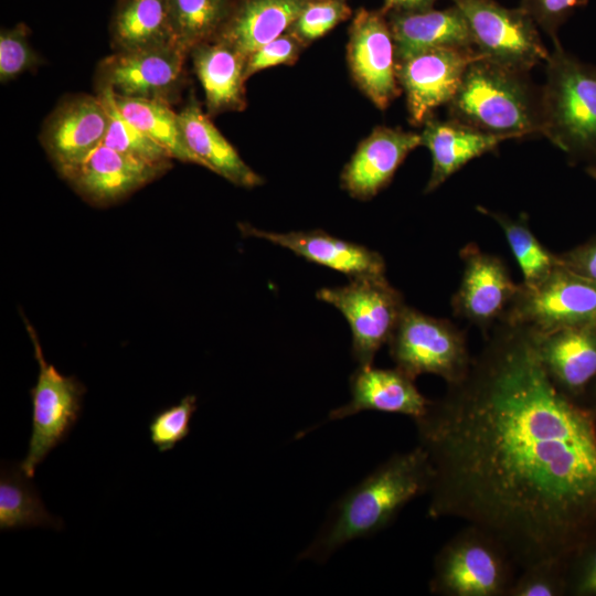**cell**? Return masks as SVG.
<instances>
[{
  "label": "cell",
  "mask_w": 596,
  "mask_h": 596,
  "mask_svg": "<svg viewBox=\"0 0 596 596\" xmlns=\"http://www.w3.org/2000/svg\"><path fill=\"white\" fill-rule=\"evenodd\" d=\"M418 146L419 134L375 127L343 168L342 188L354 199L370 200L391 182L407 155Z\"/></svg>",
  "instance_id": "obj_18"
},
{
  "label": "cell",
  "mask_w": 596,
  "mask_h": 596,
  "mask_svg": "<svg viewBox=\"0 0 596 596\" xmlns=\"http://www.w3.org/2000/svg\"><path fill=\"white\" fill-rule=\"evenodd\" d=\"M386 18L396 62L436 47H475L468 23L456 6L444 10L391 12Z\"/></svg>",
  "instance_id": "obj_21"
},
{
  "label": "cell",
  "mask_w": 596,
  "mask_h": 596,
  "mask_svg": "<svg viewBox=\"0 0 596 596\" xmlns=\"http://www.w3.org/2000/svg\"><path fill=\"white\" fill-rule=\"evenodd\" d=\"M557 256L561 266L596 284V235Z\"/></svg>",
  "instance_id": "obj_39"
},
{
  "label": "cell",
  "mask_w": 596,
  "mask_h": 596,
  "mask_svg": "<svg viewBox=\"0 0 596 596\" xmlns=\"http://www.w3.org/2000/svg\"><path fill=\"white\" fill-rule=\"evenodd\" d=\"M305 44L289 30L275 40L258 47L245 61V79L263 70L297 62Z\"/></svg>",
  "instance_id": "obj_36"
},
{
  "label": "cell",
  "mask_w": 596,
  "mask_h": 596,
  "mask_svg": "<svg viewBox=\"0 0 596 596\" xmlns=\"http://www.w3.org/2000/svg\"><path fill=\"white\" fill-rule=\"evenodd\" d=\"M352 14L345 0H308L290 26L305 46L326 35Z\"/></svg>",
  "instance_id": "obj_32"
},
{
  "label": "cell",
  "mask_w": 596,
  "mask_h": 596,
  "mask_svg": "<svg viewBox=\"0 0 596 596\" xmlns=\"http://www.w3.org/2000/svg\"><path fill=\"white\" fill-rule=\"evenodd\" d=\"M567 596H596V539L567 561Z\"/></svg>",
  "instance_id": "obj_38"
},
{
  "label": "cell",
  "mask_w": 596,
  "mask_h": 596,
  "mask_svg": "<svg viewBox=\"0 0 596 596\" xmlns=\"http://www.w3.org/2000/svg\"><path fill=\"white\" fill-rule=\"evenodd\" d=\"M175 43L190 53L215 39L228 20L236 0H167Z\"/></svg>",
  "instance_id": "obj_30"
},
{
  "label": "cell",
  "mask_w": 596,
  "mask_h": 596,
  "mask_svg": "<svg viewBox=\"0 0 596 596\" xmlns=\"http://www.w3.org/2000/svg\"><path fill=\"white\" fill-rule=\"evenodd\" d=\"M395 366L412 379L434 374L446 384L461 381L472 355L466 332L446 318H437L405 306L387 342Z\"/></svg>",
  "instance_id": "obj_6"
},
{
  "label": "cell",
  "mask_w": 596,
  "mask_h": 596,
  "mask_svg": "<svg viewBox=\"0 0 596 596\" xmlns=\"http://www.w3.org/2000/svg\"><path fill=\"white\" fill-rule=\"evenodd\" d=\"M477 211L492 219L503 231L508 245L522 272L523 285L538 284L560 266L557 254L545 247L532 232L526 214L522 213L513 219L480 205L477 206Z\"/></svg>",
  "instance_id": "obj_29"
},
{
  "label": "cell",
  "mask_w": 596,
  "mask_h": 596,
  "mask_svg": "<svg viewBox=\"0 0 596 596\" xmlns=\"http://www.w3.org/2000/svg\"><path fill=\"white\" fill-rule=\"evenodd\" d=\"M19 464L4 465L0 472V530L10 531L30 526L61 530L64 524L44 508L41 497L23 475Z\"/></svg>",
  "instance_id": "obj_28"
},
{
  "label": "cell",
  "mask_w": 596,
  "mask_h": 596,
  "mask_svg": "<svg viewBox=\"0 0 596 596\" xmlns=\"http://www.w3.org/2000/svg\"><path fill=\"white\" fill-rule=\"evenodd\" d=\"M108 117L97 95L61 102L45 120L40 140L57 171L76 164L103 143Z\"/></svg>",
  "instance_id": "obj_16"
},
{
  "label": "cell",
  "mask_w": 596,
  "mask_h": 596,
  "mask_svg": "<svg viewBox=\"0 0 596 596\" xmlns=\"http://www.w3.org/2000/svg\"><path fill=\"white\" fill-rule=\"evenodd\" d=\"M432 478L428 456L419 445L392 455L334 502L298 560L324 563L344 544L386 529L409 501L428 493Z\"/></svg>",
  "instance_id": "obj_2"
},
{
  "label": "cell",
  "mask_w": 596,
  "mask_h": 596,
  "mask_svg": "<svg viewBox=\"0 0 596 596\" xmlns=\"http://www.w3.org/2000/svg\"><path fill=\"white\" fill-rule=\"evenodd\" d=\"M308 0H236L216 38L245 60L264 44L290 29Z\"/></svg>",
  "instance_id": "obj_24"
},
{
  "label": "cell",
  "mask_w": 596,
  "mask_h": 596,
  "mask_svg": "<svg viewBox=\"0 0 596 596\" xmlns=\"http://www.w3.org/2000/svg\"><path fill=\"white\" fill-rule=\"evenodd\" d=\"M39 364L35 385L30 390L32 430L28 454L20 468L33 478L36 466L70 435L81 417L86 387L74 376L60 373L47 363L33 327L24 319Z\"/></svg>",
  "instance_id": "obj_8"
},
{
  "label": "cell",
  "mask_w": 596,
  "mask_h": 596,
  "mask_svg": "<svg viewBox=\"0 0 596 596\" xmlns=\"http://www.w3.org/2000/svg\"><path fill=\"white\" fill-rule=\"evenodd\" d=\"M501 321L539 333L570 327L596 328V284L560 264L533 286L521 283Z\"/></svg>",
  "instance_id": "obj_9"
},
{
  "label": "cell",
  "mask_w": 596,
  "mask_h": 596,
  "mask_svg": "<svg viewBox=\"0 0 596 596\" xmlns=\"http://www.w3.org/2000/svg\"><path fill=\"white\" fill-rule=\"evenodd\" d=\"M39 57L29 41L24 23L4 29L0 34V82L6 84L35 67Z\"/></svg>",
  "instance_id": "obj_35"
},
{
  "label": "cell",
  "mask_w": 596,
  "mask_h": 596,
  "mask_svg": "<svg viewBox=\"0 0 596 596\" xmlns=\"http://www.w3.org/2000/svg\"><path fill=\"white\" fill-rule=\"evenodd\" d=\"M508 596H567V562L544 561L520 570Z\"/></svg>",
  "instance_id": "obj_34"
},
{
  "label": "cell",
  "mask_w": 596,
  "mask_h": 596,
  "mask_svg": "<svg viewBox=\"0 0 596 596\" xmlns=\"http://www.w3.org/2000/svg\"><path fill=\"white\" fill-rule=\"evenodd\" d=\"M198 408L196 396L185 395L178 404L157 412L149 422V436L160 453H166L191 432V419Z\"/></svg>",
  "instance_id": "obj_33"
},
{
  "label": "cell",
  "mask_w": 596,
  "mask_h": 596,
  "mask_svg": "<svg viewBox=\"0 0 596 596\" xmlns=\"http://www.w3.org/2000/svg\"><path fill=\"white\" fill-rule=\"evenodd\" d=\"M350 401L332 409L330 421L342 419L364 411L402 414L413 419L422 416L430 402L416 387L415 380L396 366L364 365L350 376Z\"/></svg>",
  "instance_id": "obj_20"
},
{
  "label": "cell",
  "mask_w": 596,
  "mask_h": 596,
  "mask_svg": "<svg viewBox=\"0 0 596 596\" xmlns=\"http://www.w3.org/2000/svg\"><path fill=\"white\" fill-rule=\"evenodd\" d=\"M114 92V91H113ZM123 116L162 147L172 159L202 166L183 136L179 113L161 99L125 97L114 93Z\"/></svg>",
  "instance_id": "obj_27"
},
{
  "label": "cell",
  "mask_w": 596,
  "mask_h": 596,
  "mask_svg": "<svg viewBox=\"0 0 596 596\" xmlns=\"http://www.w3.org/2000/svg\"><path fill=\"white\" fill-rule=\"evenodd\" d=\"M179 119L187 145L202 167L240 187L254 188L263 183V178L240 157L194 96L179 113Z\"/></svg>",
  "instance_id": "obj_25"
},
{
  "label": "cell",
  "mask_w": 596,
  "mask_h": 596,
  "mask_svg": "<svg viewBox=\"0 0 596 596\" xmlns=\"http://www.w3.org/2000/svg\"><path fill=\"white\" fill-rule=\"evenodd\" d=\"M438 0H384L381 11L384 14L391 12H416L432 9Z\"/></svg>",
  "instance_id": "obj_40"
},
{
  "label": "cell",
  "mask_w": 596,
  "mask_h": 596,
  "mask_svg": "<svg viewBox=\"0 0 596 596\" xmlns=\"http://www.w3.org/2000/svg\"><path fill=\"white\" fill-rule=\"evenodd\" d=\"M517 570L494 536L466 524L435 555L428 589L438 596H508Z\"/></svg>",
  "instance_id": "obj_5"
},
{
  "label": "cell",
  "mask_w": 596,
  "mask_h": 596,
  "mask_svg": "<svg viewBox=\"0 0 596 596\" xmlns=\"http://www.w3.org/2000/svg\"><path fill=\"white\" fill-rule=\"evenodd\" d=\"M413 421L433 469L428 518L490 533L519 570L596 539V414L554 385L531 329L498 322Z\"/></svg>",
  "instance_id": "obj_1"
},
{
  "label": "cell",
  "mask_w": 596,
  "mask_h": 596,
  "mask_svg": "<svg viewBox=\"0 0 596 596\" xmlns=\"http://www.w3.org/2000/svg\"><path fill=\"white\" fill-rule=\"evenodd\" d=\"M583 403L587 405L589 408H592L594 413L596 414V381L589 389Z\"/></svg>",
  "instance_id": "obj_41"
},
{
  "label": "cell",
  "mask_w": 596,
  "mask_h": 596,
  "mask_svg": "<svg viewBox=\"0 0 596 596\" xmlns=\"http://www.w3.org/2000/svg\"><path fill=\"white\" fill-rule=\"evenodd\" d=\"M347 58L353 81L381 110L400 96L390 24L381 9H359L349 28Z\"/></svg>",
  "instance_id": "obj_13"
},
{
  "label": "cell",
  "mask_w": 596,
  "mask_h": 596,
  "mask_svg": "<svg viewBox=\"0 0 596 596\" xmlns=\"http://www.w3.org/2000/svg\"><path fill=\"white\" fill-rule=\"evenodd\" d=\"M533 333L551 381L562 393L583 403L596 381V328L570 327Z\"/></svg>",
  "instance_id": "obj_19"
},
{
  "label": "cell",
  "mask_w": 596,
  "mask_h": 596,
  "mask_svg": "<svg viewBox=\"0 0 596 596\" xmlns=\"http://www.w3.org/2000/svg\"><path fill=\"white\" fill-rule=\"evenodd\" d=\"M585 171L592 179L596 181V164L587 166Z\"/></svg>",
  "instance_id": "obj_42"
},
{
  "label": "cell",
  "mask_w": 596,
  "mask_h": 596,
  "mask_svg": "<svg viewBox=\"0 0 596 596\" xmlns=\"http://www.w3.org/2000/svg\"><path fill=\"white\" fill-rule=\"evenodd\" d=\"M447 109L449 118L504 139L542 132L541 87L483 57L469 64Z\"/></svg>",
  "instance_id": "obj_3"
},
{
  "label": "cell",
  "mask_w": 596,
  "mask_h": 596,
  "mask_svg": "<svg viewBox=\"0 0 596 596\" xmlns=\"http://www.w3.org/2000/svg\"><path fill=\"white\" fill-rule=\"evenodd\" d=\"M188 54L177 44L118 51L100 63L99 87L125 97L170 103L181 87Z\"/></svg>",
  "instance_id": "obj_14"
},
{
  "label": "cell",
  "mask_w": 596,
  "mask_h": 596,
  "mask_svg": "<svg viewBox=\"0 0 596 596\" xmlns=\"http://www.w3.org/2000/svg\"><path fill=\"white\" fill-rule=\"evenodd\" d=\"M107 117V130L103 143L118 152L138 158L146 162L171 167V156L119 111L110 87H99L98 93Z\"/></svg>",
  "instance_id": "obj_31"
},
{
  "label": "cell",
  "mask_w": 596,
  "mask_h": 596,
  "mask_svg": "<svg viewBox=\"0 0 596 596\" xmlns=\"http://www.w3.org/2000/svg\"><path fill=\"white\" fill-rule=\"evenodd\" d=\"M111 36L118 51L177 44L168 1L120 0L111 20Z\"/></svg>",
  "instance_id": "obj_26"
},
{
  "label": "cell",
  "mask_w": 596,
  "mask_h": 596,
  "mask_svg": "<svg viewBox=\"0 0 596 596\" xmlns=\"http://www.w3.org/2000/svg\"><path fill=\"white\" fill-rule=\"evenodd\" d=\"M189 54L204 91L207 113L217 115L244 110L246 60L219 38L193 46Z\"/></svg>",
  "instance_id": "obj_23"
},
{
  "label": "cell",
  "mask_w": 596,
  "mask_h": 596,
  "mask_svg": "<svg viewBox=\"0 0 596 596\" xmlns=\"http://www.w3.org/2000/svg\"><path fill=\"white\" fill-rule=\"evenodd\" d=\"M421 146L432 155V171L424 192L430 193L470 160L493 151L505 140L457 120H440L434 115L423 124Z\"/></svg>",
  "instance_id": "obj_22"
},
{
  "label": "cell",
  "mask_w": 596,
  "mask_h": 596,
  "mask_svg": "<svg viewBox=\"0 0 596 596\" xmlns=\"http://www.w3.org/2000/svg\"><path fill=\"white\" fill-rule=\"evenodd\" d=\"M459 257L462 274L450 299L453 313L486 336L502 320L520 284L513 281L499 256L483 252L476 243L466 244Z\"/></svg>",
  "instance_id": "obj_12"
},
{
  "label": "cell",
  "mask_w": 596,
  "mask_h": 596,
  "mask_svg": "<svg viewBox=\"0 0 596 596\" xmlns=\"http://www.w3.org/2000/svg\"><path fill=\"white\" fill-rule=\"evenodd\" d=\"M479 57L482 56L475 47H436L396 62L409 123L421 126L437 107L448 105L469 64Z\"/></svg>",
  "instance_id": "obj_11"
},
{
  "label": "cell",
  "mask_w": 596,
  "mask_h": 596,
  "mask_svg": "<svg viewBox=\"0 0 596 596\" xmlns=\"http://www.w3.org/2000/svg\"><path fill=\"white\" fill-rule=\"evenodd\" d=\"M541 87L542 132L573 162L596 164V65L554 42Z\"/></svg>",
  "instance_id": "obj_4"
},
{
  "label": "cell",
  "mask_w": 596,
  "mask_h": 596,
  "mask_svg": "<svg viewBox=\"0 0 596 596\" xmlns=\"http://www.w3.org/2000/svg\"><path fill=\"white\" fill-rule=\"evenodd\" d=\"M168 169L100 143L83 160L58 172L85 200L107 205L128 196Z\"/></svg>",
  "instance_id": "obj_15"
},
{
  "label": "cell",
  "mask_w": 596,
  "mask_h": 596,
  "mask_svg": "<svg viewBox=\"0 0 596 596\" xmlns=\"http://www.w3.org/2000/svg\"><path fill=\"white\" fill-rule=\"evenodd\" d=\"M587 2L588 0H521L520 7L555 42L558 28Z\"/></svg>",
  "instance_id": "obj_37"
},
{
  "label": "cell",
  "mask_w": 596,
  "mask_h": 596,
  "mask_svg": "<svg viewBox=\"0 0 596 596\" xmlns=\"http://www.w3.org/2000/svg\"><path fill=\"white\" fill-rule=\"evenodd\" d=\"M464 14L476 50L499 65L528 73L546 62L534 20L521 8H505L494 0H451Z\"/></svg>",
  "instance_id": "obj_10"
},
{
  "label": "cell",
  "mask_w": 596,
  "mask_h": 596,
  "mask_svg": "<svg viewBox=\"0 0 596 596\" xmlns=\"http://www.w3.org/2000/svg\"><path fill=\"white\" fill-rule=\"evenodd\" d=\"M238 228L245 236L269 241L311 263L345 274L349 278L385 276L386 266L380 253L321 230L278 233L246 223H240Z\"/></svg>",
  "instance_id": "obj_17"
},
{
  "label": "cell",
  "mask_w": 596,
  "mask_h": 596,
  "mask_svg": "<svg viewBox=\"0 0 596 596\" xmlns=\"http://www.w3.org/2000/svg\"><path fill=\"white\" fill-rule=\"evenodd\" d=\"M316 297L347 319L352 333L351 354L361 366L373 364L406 306L402 292L385 276L350 278L347 285L319 289Z\"/></svg>",
  "instance_id": "obj_7"
}]
</instances>
